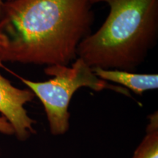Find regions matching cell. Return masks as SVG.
<instances>
[{
	"mask_svg": "<svg viewBox=\"0 0 158 158\" xmlns=\"http://www.w3.org/2000/svg\"><path fill=\"white\" fill-rule=\"evenodd\" d=\"M92 0H10L0 16L2 62L65 65L92 34Z\"/></svg>",
	"mask_w": 158,
	"mask_h": 158,
	"instance_id": "6da1fadb",
	"label": "cell"
},
{
	"mask_svg": "<svg viewBox=\"0 0 158 158\" xmlns=\"http://www.w3.org/2000/svg\"><path fill=\"white\" fill-rule=\"evenodd\" d=\"M3 4H4V1H3V0H0V16H1Z\"/></svg>",
	"mask_w": 158,
	"mask_h": 158,
	"instance_id": "ba28073f",
	"label": "cell"
},
{
	"mask_svg": "<svg viewBox=\"0 0 158 158\" xmlns=\"http://www.w3.org/2000/svg\"><path fill=\"white\" fill-rule=\"evenodd\" d=\"M44 73L53 78L43 82H35L19 77L21 81L42 102L49 130L53 135H64L70 128L69 106L76 91L88 87L95 92L110 89L130 97L127 89L114 86L99 78L90 66L78 57L71 66H46Z\"/></svg>",
	"mask_w": 158,
	"mask_h": 158,
	"instance_id": "3957f363",
	"label": "cell"
},
{
	"mask_svg": "<svg viewBox=\"0 0 158 158\" xmlns=\"http://www.w3.org/2000/svg\"><path fill=\"white\" fill-rule=\"evenodd\" d=\"M6 1H10V0H6Z\"/></svg>",
	"mask_w": 158,
	"mask_h": 158,
	"instance_id": "9c48e42d",
	"label": "cell"
},
{
	"mask_svg": "<svg viewBox=\"0 0 158 158\" xmlns=\"http://www.w3.org/2000/svg\"><path fill=\"white\" fill-rule=\"evenodd\" d=\"M0 133L7 135H14L13 127L4 116H0Z\"/></svg>",
	"mask_w": 158,
	"mask_h": 158,
	"instance_id": "52a82bcc",
	"label": "cell"
},
{
	"mask_svg": "<svg viewBox=\"0 0 158 158\" xmlns=\"http://www.w3.org/2000/svg\"><path fill=\"white\" fill-rule=\"evenodd\" d=\"M109 7L106 21L82 41L78 57L91 68L135 72L158 38V0H92Z\"/></svg>",
	"mask_w": 158,
	"mask_h": 158,
	"instance_id": "7a4b0ae2",
	"label": "cell"
},
{
	"mask_svg": "<svg viewBox=\"0 0 158 158\" xmlns=\"http://www.w3.org/2000/svg\"><path fill=\"white\" fill-rule=\"evenodd\" d=\"M145 135L134 152L132 158H158V112L148 116Z\"/></svg>",
	"mask_w": 158,
	"mask_h": 158,
	"instance_id": "8992f818",
	"label": "cell"
},
{
	"mask_svg": "<svg viewBox=\"0 0 158 158\" xmlns=\"http://www.w3.org/2000/svg\"><path fill=\"white\" fill-rule=\"evenodd\" d=\"M35 98L29 89H19L0 73V114L11 124L14 135L21 141L36 133V120L29 116L24 106Z\"/></svg>",
	"mask_w": 158,
	"mask_h": 158,
	"instance_id": "277c9868",
	"label": "cell"
},
{
	"mask_svg": "<svg viewBox=\"0 0 158 158\" xmlns=\"http://www.w3.org/2000/svg\"><path fill=\"white\" fill-rule=\"evenodd\" d=\"M94 73L105 81H111L121 85L122 87L131 90L133 93L142 95L147 91L158 88L157 73H134L128 71L92 68Z\"/></svg>",
	"mask_w": 158,
	"mask_h": 158,
	"instance_id": "5b68a950",
	"label": "cell"
}]
</instances>
